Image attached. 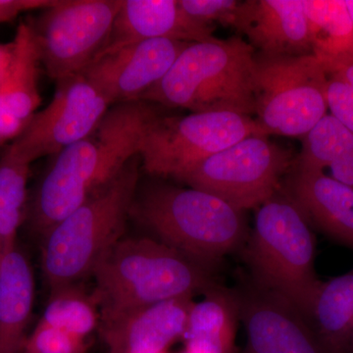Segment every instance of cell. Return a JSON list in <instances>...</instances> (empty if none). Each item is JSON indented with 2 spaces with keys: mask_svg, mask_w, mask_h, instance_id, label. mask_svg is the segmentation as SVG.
I'll use <instances>...</instances> for the list:
<instances>
[{
  "mask_svg": "<svg viewBox=\"0 0 353 353\" xmlns=\"http://www.w3.org/2000/svg\"><path fill=\"white\" fill-rule=\"evenodd\" d=\"M190 43L152 39L97 58L82 73L113 104L141 101Z\"/></svg>",
  "mask_w": 353,
  "mask_h": 353,
  "instance_id": "4fadbf2b",
  "label": "cell"
},
{
  "mask_svg": "<svg viewBox=\"0 0 353 353\" xmlns=\"http://www.w3.org/2000/svg\"><path fill=\"white\" fill-rule=\"evenodd\" d=\"M234 29L269 57L312 54L310 30L303 0L243 1Z\"/></svg>",
  "mask_w": 353,
  "mask_h": 353,
  "instance_id": "2e32d148",
  "label": "cell"
},
{
  "mask_svg": "<svg viewBox=\"0 0 353 353\" xmlns=\"http://www.w3.org/2000/svg\"><path fill=\"white\" fill-rule=\"evenodd\" d=\"M292 165L287 150L268 136L253 134L197 164L179 181L245 211L270 199Z\"/></svg>",
  "mask_w": 353,
  "mask_h": 353,
  "instance_id": "9c48e42d",
  "label": "cell"
},
{
  "mask_svg": "<svg viewBox=\"0 0 353 353\" xmlns=\"http://www.w3.org/2000/svg\"><path fill=\"white\" fill-rule=\"evenodd\" d=\"M92 276L101 321L169 299L205 294L218 285L210 268L148 238H121Z\"/></svg>",
  "mask_w": 353,
  "mask_h": 353,
  "instance_id": "7a4b0ae2",
  "label": "cell"
},
{
  "mask_svg": "<svg viewBox=\"0 0 353 353\" xmlns=\"http://www.w3.org/2000/svg\"><path fill=\"white\" fill-rule=\"evenodd\" d=\"M303 139L296 166L311 170L330 168L336 181L353 188V132L327 114Z\"/></svg>",
  "mask_w": 353,
  "mask_h": 353,
  "instance_id": "603a6c76",
  "label": "cell"
},
{
  "mask_svg": "<svg viewBox=\"0 0 353 353\" xmlns=\"http://www.w3.org/2000/svg\"><path fill=\"white\" fill-rule=\"evenodd\" d=\"M34 297L31 264L16 246L0 259V353H22Z\"/></svg>",
  "mask_w": 353,
  "mask_h": 353,
  "instance_id": "ac0fdd59",
  "label": "cell"
},
{
  "mask_svg": "<svg viewBox=\"0 0 353 353\" xmlns=\"http://www.w3.org/2000/svg\"><path fill=\"white\" fill-rule=\"evenodd\" d=\"M253 134L267 136L252 116L157 113L143 131L139 155L148 173L179 180L197 164Z\"/></svg>",
  "mask_w": 353,
  "mask_h": 353,
  "instance_id": "ba28073f",
  "label": "cell"
},
{
  "mask_svg": "<svg viewBox=\"0 0 353 353\" xmlns=\"http://www.w3.org/2000/svg\"><path fill=\"white\" fill-rule=\"evenodd\" d=\"M110 108L105 95L83 73L62 79L48 106L32 116L6 152L30 165L58 155L87 138Z\"/></svg>",
  "mask_w": 353,
  "mask_h": 353,
  "instance_id": "8fae6325",
  "label": "cell"
},
{
  "mask_svg": "<svg viewBox=\"0 0 353 353\" xmlns=\"http://www.w3.org/2000/svg\"><path fill=\"white\" fill-rule=\"evenodd\" d=\"M85 339L38 323L25 341L22 353H85Z\"/></svg>",
  "mask_w": 353,
  "mask_h": 353,
  "instance_id": "484cf974",
  "label": "cell"
},
{
  "mask_svg": "<svg viewBox=\"0 0 353 353\" xmlns=\"http://www.w3.org/2000/svg\"><path fill=\"white\" fill-rule=\"evenodd\" d=\"M28 124L29 122L20 119L0 104V145L19 138Z\"/></svg>",
  "mask_w": 353,
  "mask_h": 353,
  "instance_id": "4dcf8cb0",
  "label": "cell"
},
{
  "mask_svg": "<svg viewBox=\"0 0 353 353\" xmlns=\"http://www.w3.org/2000/svg\"><path fill=\"white\" fill-rule=\"evenodd\" d=\"M162 353H166V352H162Z\"/></svg>",
  "mask_w": 353,
  "mask_h": 353,
  "instance_id": "d590c367",
  "label": "cell"
},
{
  "mask_svg": "<svg viewBox=\"0 0 353 353\" xmlns=\"http://www.w3.org/2000/svg\"><path fill=\"white\" fill-rule=\"evenodd\" d=\"M141 157L43 236L41 268L50 290L92 275L106 252L122 238L136 201Z\"/></svg>",
  "mask_w": 353,
  "mask_h": 353,
  "instance_id": "277c9868",
  "label": "cell"
},
{
  "mask_svg": "<svg viewBox=\"0 0 353 353\" xmlns=\"http://www.w3.org/2000/svg\"><path fill=\"white\" fill-rule=\"evenodd\" d=\"M236 292L246 353H330L306 318L283 297L252 281Z\"/></svg>",
  "mask_w": 353,
  "mask_h": 353,
  "instance_id": "7c38bea8",
  "label": "cell"
},
{
  "mask_svg": "<svg viewBox=\"0 0 353 353\" xmlns=\"http://www.w3.org/2000/svg\"><path fill=\"white\" fill-rule=\"evenodd\" d=\"M122 0H55L39 11L34 32L41 65L53 80L82 73L110 36Z\"/></svg>",
  "mask_w": 353,
  "mask_h": 353,
  "instance_id": "30bf717a",
  "label": "cell"
},
{
  "mask_svg": "<svg viewBox=\"0 0 353 353\" xmlns=\"http://www.w3.org/2000/svg\"><path fill=\"white\" fill-rule=\"evenodd\" d=\"M330 115L353 132V88L336 76H332L327 87Z\"/></svg>",
  "mask_w": 353,
  "mask_h": 353,
  "instance_id": "83f0119b",
  "label": "cell"
},
{
  "mask_svg": "<svg viewBox=\"0 0 353 353\" xmlns=\"http://www.w3.org/2000/svg\"><path fill=\"white\" fill-rule=\"evenodd\" d=\"M157 113L143 101L114 104L87 138L57 155L32 201V229L43 236L112 183L139 154L143 131Z\"/></svg>",
  "mask_w": 353,
  "mask_h": 353,
  "instance_id": "6da1fadb",
  "label": "cell"
},
{
  "mask_svg": "<svg viewBox=\"0 0 353 353\" xmlns=\"http://www.w3.org/2000/svg\"><path fill=\"white\" fill-rule=\"evenodd\" d=\"M345 6H347L348 14H350V19L353 23V0H345Z\"/></svg>",
  "mask_w": 353,
  "mask_h": 353,
  "instance_id": "836d02e7",
  "label": "cell"
},
{
  "mask_svg": "<svg viewBox=\"0 0 353 353\" xmlns=\"http://www.w3.org/2000/svg\"><path fill=\"white\" fill-rule=\"evenodd\" d=\"M328 83L312 54L255 53V121L267 136L303 138L327 115Z\"/></svg>",
  "mask_w": 353,
  "mask_h": 353,
  "instance_id": "52a82bcc",
  "label": "cell"
},
{
  "mask_svg": "<svg viewBox=\"0 0 353 353\" xmlns=\"http://www.w3.org/2000/svg\"><path fill=\"white\" fill-rule=\"evenodd\" d=\"M99 322L101 314L94 297L83 292L77 283L50 290L48 305L39 323L85 340Z\"/></svg>",
  "mask_w": 353,
  "mask_h": 353,
  "instance_id": "cb8c5ba5",
  "label": "cell"
},
{
  "mask_svg": "<svg viewBox=\"0 0 353 353\" xmlns=\"http://www.w3.org/2000/svg\"><path fill=\"white\" fill-rule=\"evenodd\" d=\"M181 353H199V352H194V350H189V348H185V350H183V352H182Z\"/></svg>",
  "mask_w": 353,
  "mask_h": 353,
  "instance_id": "e575fe53",
  "label": "cell"
},
{
  "mask_svg": "<svg viewBox=\"0 0 353 353\" xmlns=\"http://www.w3.org/2000/svg\"><path fill=\"white\" fill-rule=\"evenodd\" d=\"M312 55L328 75L353 65V23L345 0H303Z\"/></svg>",
  "mask_w": 353,
  "mask_h": 353,
  "instance_id": "ffe728a7",
  "label": "cell"
},
{
  "mask_svg": "<svg viewBox=\"0 0 353 353\" xmlns=\"http://www.w3.org/2000/svg\"><path fill=\"white\" fill-rule=\"evenodd\" d=\"M192 297H179L102 320L101 333L110 353H162L187 328Z\"/></svg>",
  "mask_w": 353,
  "mask_h": 353,
  "instance_id": "9a60e30c",
  "label": "cell"
},
{
  "mask_svg": "<svg viewBox=\"0 0 353 353\" xmlns=\"http://www.w3.org/2000/svg\"><path fill=\"white\" fill-rule=\"evenodd\" d=\"M255 53L241 37L190 43L141 101L192 113L254 115Z\"/></svg>",
  "mask_w": 353,
  "mask_h": 353,
  "instance_id": "3957f363",
  "label": "cell"
},
{
  "mask_svg": "<svg viewBox=\"0 0 353 353\" xmlns=\"http://www.w3.org/2000/svg\"><path fill=\"white\" fill-rule=\"evenodd\" d=\"M31 165L4 152L0 159V209L25 208Z\"/></svg>",
  "mask_w": 353,
  "mask_h": 353,
  "instance_id": "d4e9b609",
  "label": "cell"
},
{
  "mask_svg": "<svg viewBox=\"0 0 353 353\" xmlns=\"http://www.w3.org/2000/svg\"><path fill=\"white\" fill-rule=\"evenodd\" d=\"M131 214L162 243L210 269L248 238L243 211L192 188L152 185L136 197Z\"/></svg>",
  "mask_w": 353,
  "mask_h": 353,
  "instance_id": "5b68a950",
  "label": "cell"
},
{
  "mask_svg": "<svg viewBox=\"0 0 353 353\" xmlns=\"http://www.w3.org/2000/svg\"><path fill=\"white\" fill-rule=\"evenodd\" d=\"M284 192L309 223L353 250V188L326 175L294 165Z\"/></svg>",
  "mask_w": 353,
  "mask_h": 353,
  "instance_id": "e0dca14e",
  "label": "cell"
},
{
  "mask_svg": "<svg viewBox=\"0 0 353 353\" xmlns=\"http://www.w3.org/2000/svg\"><path fill=\"white\" fill-rule=\"evenodd\" d=\"M14 57L6 81L0 85V104L20 119L30 123L38 112L41 55L29 23L18 26L14 37Z\"/></svg>",
  "mask_w": 353,
  "mask_h": 353,
  "instance_id": "7402d4cb",
  "label": "cell"
},
{
  "mask_svg": "<svg viewBox=\"0 0 353 353\" xmlns=\"http://www.w3.org/2000/svg\"><path fill=\"white\" fill-rule=\"evenodd\" d=\"M55 0H0V24L13 22L21 14L41 11L54 3Z\"/></svg>",
  "mask_w": 353,
  "mask_h": 353,
  "instance_id": "f546056e",
  "label": "cell"
},
{
  "mask_svg": "<svg viewBox=\"0 0 353 353\" xmlns=\"http://www.w3.org/2000/svg\"><path fill=\"white\" fill-rule=\"evenodd\" d=\"M25 216V208L0 209V256L16 248V236Z\"/></svg>",
  "mask_w": 353,
  "mask_h": 353,
  "instance_id": "f1b7e54d",
  "label": "cell"
},
{
  "mask_svg": "<svg viewBox=\"0 0 353 353\" xmlns=\"http://www.w3.org/2000/svg\"><path fill=\"white\" fill-rule=\"evenodd\" d=\"M190 311L183 336L185 348L199 353H234L240 301L236 290L217 285Z\"/></svg>",
  "mask_w": 353,
  "mask_h": 353,
  "instance_id": "d6986e66",
  "label": "cell"
},
{
  "mask_svg": "<svg viewBox=\"0 0 353 353\" xmlns=\"http://www.w3.org/2000/svg\"><path fill=\"white\" fill-rule=\"evenodd\" d=\"M334 76L339 77V78L345 81V83H347L348 85H352L353 88V65L343 70V71L339 72V73L334 74Z\"/></svg>",
  "mask_w": 353,
  "mask_h": 353,
  "instance_id": "d6a6232c",
  "label": "cell"
},
{
  "mask_svg": "<svg viewBox=\"0 0 353 353\" xmlns=\"http://www.w3.org/2000/svg\"><path fill=\"white\" fill-rule=\"evenodd\" d=\"M14 41L0 43V85L6 81L14 57Z\"/></svg>",
  "mask_w": 353,
  "mask_h": 353,
  "instance_id": "1f68e13d",
  "label": "cell"
},
{
  "mask_svg": "<svg viewBox=\"0 0 353 353\" xmlns=\"http://www.w3.org/2000/svg\"><path fill=\"white\" fill-rule=\"evenodd\" d=\"M306 320L330 353H353V268L320 282Z\"/></svg>",
  "mask_w": 353,
  "mask_h": 353,
  "instance_id": "44dd1931",
  "label": "cell"
},
{
  "mask_svg": "<svg viewBox=\"0 0 353 353\" xmlns=\"http://www.w3.org/2000/svg\"><path fill=\"white\" fill-rule=\"evenodd\" d=\"M214 30V25L188 15L179 0H122L110 36L94 60L125 46L152 39L205 41L213 38Z\"/></svg>",
  "mask_w": 353,
  "mask_h": 353,
  "instance_id": "5bb4252c",
  "label": "cell"
},
{
  "mask_svg": "<svg viewBox=\"0 0 353 353\" xmlns=\"http://www.w3.org/2000/svg\"><path fill=\"white\" fill-rule=\"evenodd\" d=\"M0 259H1V256H0Z\"/></svg>",
  "mask_w": 353,
  "mask_h": 353,
  "instance_id": "8d00e7d4",
  "label": "cell"
},
{
  "mask_svg": "<svg viewBox=\"0 0 353 353\" xmlns=\"http://www.w3.org/2000/svg\"><path fill=\"white\" fill-rule=\"evenodd\" d=\"M183 10L194 19L205 24L219 23L236 27L243 1L238 0H179Z\"/></svg>",
  "mask_w": 353,
  "mask_h": 353,
  "instance_id": "4316f807",
  "label": "cell"
},
{
  "mask_svg": "<svg viewBox=\"0 0 353 353\" xmlns=\"http://www.w3.org/2000/svg\"><path fill=\"white\" fill-rule=\"evenodd\" d=\"M315 239L305 216L282 188L256 208L245 260L255 285L278 294L307 318L321 281Z\"/></svg>",
  "mask_w": 353,
  "mask_h": 353,
  "instance_id": "8992f818",
  "label": "cell"
}]
</instances>
